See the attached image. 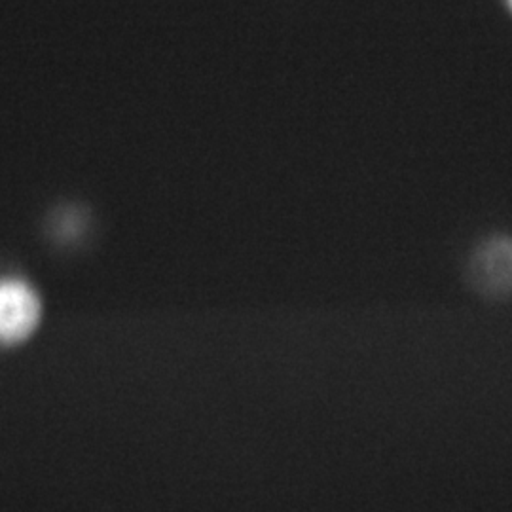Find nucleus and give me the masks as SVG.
<instances>
[{
  "label": "nucleus",
  "mask_w": 512,
  "mask_h": 512,
  "mask_svg": "<svg viewBox=\"0 0 512 512\" xmlns=\"http://www.w3.org/2000/svg\"><path fill=\"white\" fill-rule=\"evenodd\" d=\"M471 285L488 298H507L512 294V238L494 236L482 241L467 266Z\"/></svg>",
  "instance_id": "f257e3e1"
},
{
  "label": "nucleus",
  "mask_w": 512,
  "mask_h": 512,
  "mask_svg": "<svg viewBox=\"0 0 512 512\" xmlns=\"http://www.w3.org/2000/svg\"><path fill=\"white\" fill-rule=\"evenodd\" d=\"M40 315V298L25 281H0V344L25 340L37 329Z\"/></svg>",
  "instance_id": "f03ea898"
}]
</instances>
